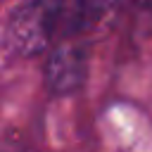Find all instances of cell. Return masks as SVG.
<instances>
[{
    "label": "cell",
    "mask_w": 152,
    "mask_h": 152,
    "mask_svg": "<svg viewBox=\"0 0 152 152\" xmlns=\"http://www.w3.org/2000/svg\"><path fill=\"white\" fill-rule=\"evenodd\" d=\"M7 45L21 57H36L57 40V0H21L10 14Z\"/></svg>",
    "instance_id": "cell-1"
},
{
    "label": "cell",
    "mask_w": 152,
    "mask_h": 152,
    "mask_svg": "<svg viewBox=\"0 0 152 152\" xmlns=\"http://www.w3.org/2000/svg\"><path fill=\"white\" fill-rule=\"evenodd\" d=\"M142 2H147V5H152V0H142Z\"/></svg>",
    "instance_id": "cell-4"
},
{
    "label": "cell",
    "mask_w": 152,
    "mask_h": 152,
    "mask_svg": "<svg viewBox=\"0 0 152 152\" xmlns=\"http://www.w3.org/2000/svg\"><path fill=\"white\" fill-rule=\"evenodd\" d=\"M112 0H57V40L81 38L109 10Z\"/></svg>",
    "instance_id": "cell-3"
},
{
    "label": "cell",
    "mask_w": 152,
    "mask_h": 152,
    "mask_svg": "<svg viewBox=\"0 0 152 152\" xmlns=\"http://www.w3.org/2000/svg\"><path fill=\"white\" fill-rule=\"evenodd\" d=\"M45 86L52 95H71L86 83L88 50L78 38H62L50 45L45 57Z\"/></svg>",
    "instance_id": "cell-2"
},
{
    "label": "cell",
    "mask_w": 152,
    "mask_h": 152,
    "mask_svg": "<svg viewBox=\"0 0 152 152\" xmlns=\"http://www.w3.org/2000/svg\"><path fill=\"white\" fill-rule=\"evenodd\" d=\"M26 152H33V150H26Z\"/></svg>",
    "instance_id": "cell-5"
}]
</instances>
